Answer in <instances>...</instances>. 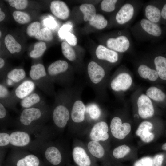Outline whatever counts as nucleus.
Wrapping results in <instances>:
<instances>
[{"instance_id":"11","label":"nucleus","mask_w":166,"mask_h":166,"mask_svg":"<svg viewBox=\"0 0 166 166\" xmlns=\"http://www.w3.org/2000/svg\"><path fill=\"white\" fill-rule=\"evenodd\" d=\"M109 127L105 121L103 120L97 122L87 131L89 140L104 144L109 137Z\"/></svg>"},{"instance_id":"20","label":"nucleus","mask_w":166,"mask_h":166,"mask_svg":"<svg viewBox=\"0 0 166 166\" xmlns=\"http://www.w3.org/2000/svg\"><path fill=\"white\" fill-rule=\"evenodd\" d=\"M95 56L99 61H105L113 64L116 63L119 59L117 53L101 45H99L96 49Z\"/></svg>"},{"instance_id":"8","label":"nucleus","mask_w":166,"mask_h":166,"mask_svg":"<svg viewBox=\"0 0 166 166\" xmlns=\"http://www.w3.org/2000/svg\"><path fill=\"white\" fill-rule=\"evenodd\" d=\"M10 166H46L39 158L27 150L13 148L5 161Z\"/></svg>"},{"instance_id":"31","label":"nucleus","mask_w":166,"mask_h":166,"mask_svg":"<svg viewBox=\"0 0 166 166\" xmlns=\"http://www.w3.org/2000/svg\"><path fill=\"white\" fill-rule=\"evenodd\" d=\"M80 9L84 15L83 19L85 21H92L96 14V10L94 6L90 4L85 3L80 6Z\"/></svg>"},{"instance_id":"43","label":"nucleus","mask_w":166,"mask_h":166,"mask_svg":"<svg viewBox=\"0 0 166 166\" xmlns=\"http://www.w3.org/2000/svg\"><path fill=\"white\" fill-rule=\"evenodd\" d=\"M152 69L144 64L140 65L138 68L137 71L139 75L143 78L148 79Z\"/></svg>"},{"instance_id":"15","label":"nucleus","mask_w":166,"mask_h":166,"mask_svg":"<svg viewBox=\"0 0 166 166\" xmlns=\"http://www.w3.org/2000/svg\"><path fill=\"white\" fill-rule=\"evenodd\" d=\"M27 78L24 69L16 68L10 70L0 83L7 88H14Z\"/></svg>"},{"instance_id":"46","label":"nucleus","mask_w":166,"mask_h":166,"mask_svg":"<svg viewBox=\"0 0 166 166\" xmlns=\"http://www.w3.org/2000/svg\"><path fill=\"white\" fill-rule=\"evenodd\" d=\"M164 159V155L157 154L152 158V166H162Z\"/></svg>"},{"instance_id":"30","label":"nucleus","mask_w":166,"mask_h":166,"mask_svg":"<svg viewBox=\"0 0 166 166\" xmlns=\"http://www.w3.org/2000/svg\"><path fill=\"white\" fill-rule=\"evenodd\" d=\"M5 45L10 53L12 54L20 53L22 50V46L11 35H6L4 38Z\"/></svg>"},{"instance_id":"42","label":"nucleus","mask_w":166,"mask_h":166,"mask_svg":"<svg viewBox=\"0 0 166 166\" xmlns=\"http://www.w3.org/2000/svg\"><path fill=\"white\" fill-rule=\"evenodd\" d=\"M9 5L18 10H22L27 6L28 2L26 0H9Z\"/></svg>"},{"instance_id":"21","label":"nucleus","mask_w":166,"mask_h":166,"mask_svg":"<svg viewBox=\"0 0 166 166\" xmlns=\"http://www.w3.org/2000/svg\"><path fill=\"white\" fill-rule=\"evenodd\" d=\"M19 103L22 109L39 106L47 104L42 95L35 91L21 100Z\"/></svg>"},{"instance_id":"45","label":"nucleus","mask_w":166,"mask_h":166,"mask_svg":"<svg viewBox=\"0 0 166 166\" xmlns=\"http://www.w3.org/2000/svg\"><path fill=\"white\" fill-rule=\"evenodd\" d=\"M64 38L71 46H75L77 43V39L76 36L69 32L65 35Z\"/></svg>"},{"instance_id":"3","label":"nucleus","mask_w":166,"mask_h":166,"mask_svg":"<svg viewBox=\"0 0 166 166\" xmlns=\"http://www.w3.org/2000/svg\"><path fill=\"white\" fill-rule=\"evenodd\" d=\"M29 150L41 154L46 166H64L69 162V154L64 147L50 140L36 138Z\"/></svg>"},{"instance_id":"14","label":"nucleus","mask_w":166,"mask_h":166,"mask_svg":"<svg viewBox=\"0 0 166 166\" xmlns=\"http://www.w3.org/2000/svg\"><path fill=\"white\" fill-rule=\"evenodd\" d=\"M110 128L111 133L114 138L121 140L124 138L130 132L131 126L128 123H123L120 117L115 116L111 120Z\"/></svg>"},{"instance_id":"27","label":"nucleus","mask_w":166,"mask_h":166,"mask_svg":"<svg viewBox=\"0 0 166 166\" xmlns=\"http://www.w3.org/2000/svg\"><path fill=\"white\" fill-rule=\"evenodd\" d=\"M154 62L159 78L166 82V54H160L156 56Z\"/></svg>"},{"instance_id":"50","label":"nucleus","mask_w":166,"mask_h":166,"mask_svg":"<svg viewBox=\"0 0 166 166\" xmlns=\"http://www.w3.org/2000/svg\"><path fill=\"white\" fill-rule=\"evenodd\" d=\"M0 21H2L5 17V14L1 10V8H0Z\"/></svg>"},{"instance_id":"44","label":"nucleus","mask_w":166,"mask_h":166,"mask_svg":"<svg viewBox=\"0 0 166 166\" xmlns=\"http://www.w3.org/2000/svg\"><path fill=\"white\" fill-rule=\"evenodd\" d=\"M133 166H152V158L150 157H143L135 162Z\"/></svg>"},{"instance_id":"33","label":"nucleus","mask_w":166,"mask_h":166,"mask_svg":"<svg viewBox=\"0 0 166 166\" xmlns=\"http://www.w3.org/2000/svg\"><path fill=\"white\" fill-rule=\"evenodd\" d=\"M34 48L33 50L30 52L29 56L31 58L36 59L43 55L47 47L45 42H40L35 43Z\"/></svg>"},{"instance_id":"49","label":"nucleus","mask_w":166,"mask_h":166,"mask_svg":"<svg viewBox=\"0 0 166 166\" xmlns=\"http://www.w3.org/2000/svg\"><path fill=\"white\" fill-rule=\"evenodd\" d=\"M161 22L166 24V2L161 6Z\"/></svg>"},{"instance_id":"55","label":"nucleus","mask_w":166,"mask_h":166,"mask_svg":"<svg viewBox=\"0 0 166 166\" xmlns=\"http://www.w3.org/2000/svg\"><path fill=\"white\" fill-rule=\"evenodd\" d=\"M4 166H10L7 165H5Z\"/></svg>"},{"instance_id":"28","label":"nucleus","mask_w":166,"mask_h":166,"mask_svg":"<svg viewBox=\"0 0 166 166\" xmlns=\"http://www.w3.org/2000/svg\"><path fill=\"white\" fill-rule=\"evenodd\" d=\"M161 8L153 5H147L145 9V15L147 19L158 23L161 22Z\"/></svg>"},{"instance_id":"47","label":"nucleus","mask_w":166,"mask_h":166,"mask_svg":"<svg viewBox=\"0 0 166 166\" xmlns=\"http://www.w3.org/2000/svg\"><path fill=\"white\" fill-rule=\"evenodd\" d=\"M71 26L65 25L63 26L60 30L59 34L60 37L64 38L65 35L68 32V31L71 29Z\"/></svg>"},{"instance_id":"24","label":"nucleus","mask_w":166,"mask_h":166,"mask_svg":"<svg viewBox=\"0 0 166 166\" xmlns=\"http://www.w3.org/2000/svg\"><path fill=\"white\" fill-rule=\"evenodd\" d=\"M50 8L52 13L60 19L65 20L69 15V9L66 4L63 1H53L50 3Z\"/></svg>"},{"instance_id":"23","label":"nucleus","mask_w":166,"mask_h":166,"mask_svg":"<svg viewBox=\"0 0 166 166\" xmlns=\"http://www.w3.org/2000/svg\"><path fill=\"white\" fill-rule=\"evenodd\" d=\"M135 13L133 5L130 3L123 5L120 8L116 16V20L120 25L124 24L132 18Z\"/></svg>"},{"instance_id":"2","label":"nucleus","mask_w":166,"mask_h":166,"mask_svg":"<svg viewBox=\"0 0 166 166\" xmlns=\"http://www.w3.org/2000/svg\"><path fill=\"white\" fill-rule=\"evenodd\" d=\"M75 89L71 87L58 91L51 107V117L53 128L56 132H61L68 126Z\"/></svg>"},{"instance_id":"34","label":"nucleus","mask_w":166,"mask_h":166,"mask_svg":"<svg viewBox=\"0 0 166 166\" xmlns=\"http://www.w3.org/2000/svg\"><path fill=\"white\" fill-rule=\"evenodd\" d=\"M130 151V148L128 146L125 144L121 145L114 149L111 155L114 159L118 161L124 158Z\"/></svg>"},{"instance_id":"48","label":"nucleus","mask_w":166,"mask_h":166,"mask_svg":"<svg viewBox=\"0 0 166 166\" xmlns=\"http://www.w3.org/2000/svg\"><path fill=\"white\" fill-rule=\"evenodd\" d=\"M159 78L156 71L154 69H152L149 76L148 79L151 81H154L157 80Z\"/></svg>"},{"instance_id":"37","label":"nucleus","mask_w":166,"mask_h":166,"mask_svg":"<svg viewBox=\"0 0 166 166\" xmlns=\"http://www.w3.org/2000/svg\"><path fill=\"white\" fill-rule=\"evenodd\" d=\"M91 26L98 29L105 28L108 24V21L104 16L100 14H96L93 19L89 22Z\"/></svg>"},{"instance_id":"10","label":"nucleus","mask_w":166,"mask_h":166,"mask_svg":"<svg viewBox=\"0 0 166 166\" xmlns=\"http://www.w3.org/2000/svg\"><path fill=\"white\" fill-rule=\"evenodd\" d=\"M85 144L90 153L97 161L109 166H121L111 154H108L104 144L89 140Z\"/></svg>"},{"instance_id":"41","label":"nucleus","mask_w":166,"mask_h":166,"mask_svg":"<svg viewBox=\"0 0 166 166\" xmlns=\"http://www.w3.org/2000/svg\"><path fill=\"white\" fill-rule=\"evenodd\" d=\"M10 132L2 131L0 133V149L10 146Z\"/></svg>"},{"instance_id":"17","label":"nucleus","mask_w":166,"mask_h":166,"mask_svg":"<svg viewBox=\"0 0 166 166\" xmlns=\"http://www.w3.org/2000/svg\"><path fill=\"white\" fill-rule=\"evenodd\" d=\"M86 106V118L89 128L95 123L103 120V112L100 105L95 102L88 103Z\"/></svg>"},{"instance_id":"6","label":"nucleus","mask_w":166,"mask_h":166,"mask_svg":"<svg viewBox=\"0 0 166 166\" xmlns=\"http://www.w3.org/2000/svg\"><path fill=\"white\" fill-rule=\"evenodd\" d=\"M46 70L49 78L54 84L64 88L72 87L75 79V71L66 61H56L50 64Z\"/></svg>"},{"instance_id":"19","label":"nucleus","mask_w":166,"mask_h":166,"mask_svg":"<svg viewBox=\"0 0 166 166\" xmlns=\"http://www.w3.org/2000/svg\"><path fill=\"white\" fill-rule=\"evenodd\" d=\"M106 44L109 49L120 53L126 52L130 46V41L124 35L120 36L116 38H110L107 40Z\"/></svg>"},{"instance_id":"39","label":"nucleus","mask_w":166,"mask_h":166,"mask_svg":"<svg viewBox=\"0 0 166 166\" xmlns=\"http://www.w3.org/2000/svg\"><path fill=\"white\" fill-rule=\"evenodd\" d=\"M117 1V0H104L101 3V10L105 12H110L115 9V6Z\"/></svg>"},{"instance_id":"36","label":"nucleus","mask_w":166,"mask_h":166,"mask_svg":"<svg viewBox=\"0 0 166 166\" xmlns=\"http://www.w3.org/2000/svg\"><path fill=\"white\" fill-rule=\"evenodd\" d=\"M34 37L38 40L47 42H50L53 38L52 33L48 27L41 29Z\"/></svg>"},{"instance_id":"32","label":"nucleus","mask_w":166,"mask_h":166,"mask_svg":"<svg viewBox=\"0 0 166 166\" xmlns=\"http://www.w3.org/2000/svg\"><path fill=\"white\" fill-rule=\"evenodd\" d=\"M61 48L63 55L67 60L73 62L77 61L78 56L76 52L67 42H63Z\"/></svg>"},{"instance_id":"16","label":"nucleus","mask_w":166,"mask_h":166,"mask_svg":"<svg viewBox=\"0 0 166 166\" xmlns=\"http://www.w3.org/2000/svg\"><path fill=\"white\" fill-rule=\"evenodd\" d=\"M132 83V79L128 73H121L113 78L109 83V86L114 92H119L128 89Z\"/></svg>"},{"instance_id":"53","label":"nucleus","mask_w":166,"mask_h":166,"mask_svg":"<svg viewBox=\"0 0 166 166\" xmlns=\"http://www.w3.org/2000/svg\"><path fill=\"white\" fill-rule=\"evenodd\" d=\"M100 166H108V165H107V164H101V165Z\"/></svg>"},{"instance_id":"13","label":"nucleus","mask_w":166,"mask_h":166,"mask_svg":"<svg viewBox=\"0 0 166 166\" xmlns=\"http://www.w3.org/2000/svg\"><path fill=\"white\" fill-rule=\"evenodd\" d=\"M36 86L34 83L30 78H27L13 88L11 93L14 99L18 103L34 92Z\"/></svg>"},{"instance_id":"29","label":"nucleus","mask_w":166,"mask_h":166,"mask_svg":"<svg viewBox=\"0 0 166 166\" xmlns=\"http://www.w3.org/2000/svg\"><path fill=\"white\" fill-rule=\"evenodd\" d=\"M146 94L148 97L156 102L160 103H166V93L160 88L150 87L147 90Z\"/></svg>"},{"instance_id":"22","label":"nucleus","mask_w":166,"mask_h":166,"mask_svg":"<svg viewBox=\"0 0 166 166\" xmlns=\"http://www.w3.org/2000/svg\"><path fill=\"white\" fill-rule=\"evenodd\" d=\"M0 103L7 109L18 113L16 105L17 103L14 99L8 88L2 83L0 84Z\"/></svg>"},{"instance_id":"40","label":"nucleus","mask_w":166,"mask_h":166,"mask_svg":"<svg viewBox=\"0 0 166 166\" xmlns=\"http://www.w3.org/2000/svg\"><path fill=\"white\" fill-rule=\"evenodd\" d=\"M41 24L38 21H35L30 24L27 26L26 32L30 37L35 36L41 29Z\"/></svg>"},{"instance_id":"18","label":"nucleus","mask_w":166,"mask_h":166,"mask_svg":"<svg viewBox=\"0 0 166 166\" xmlns=\"http://www.w3.org/2000/svg\"><path fill=\"white\" fill-rule=\"evenodd\" d=\"M137 104L138 113L141 118L147 119L153 115L154 109L153 104L146 95L141 94L138 98Z\"/></svg>"},{"instance_id":"5","label":"nucleus","mask_w":166,"mask_h":166,"mask_svg":"<svg viewBox=\"0 0 166 166\" xmlns=\"http://www.w3.org/2000/svg\"><path fill=\"white\" fill-rule=\"evenodd\" d=\"M107 76V72L102 65L94 61L88 63L85 75L86 81L99 102L103 101L105 98Z\"/></svg>"},{"instance_id":"12","label":"nucleus","mask_w":166,"mask_h":166,"mask_svg":"<svg viewBox=\"0 0 166 166\" xmlns=\"http://www.w3.org/2000/svg\"><path fill=\"white\" fill-rule=\"evenodd\" d=\"M10 133V147L29 150L33 141L30 133L18 129L11 131Z\"/></svg>"},{"instance_id":"51","label":"nucleus","mask_w":166,"mask_h":166,"mask_svg":"<svg viewBox=\"0 0 166 166\" xmlns=\"http://www.w3.org/2000/svg\"><path fill=\"white\" fill-rule=\"evenodd\" d=\"M161 148L163 150H166V142L162 145Z\"/></svg>"},{"instance_id":"25","label":"nucleus","mask_w":166,"mask_h":166,"mask_svg":"<svg viewBox=\"0 0 166 166\" xmlns=\"http://www.w3.org/2000/svg\"><path fill=\"white\" fill-rule=\"evenodd\" d=\"M153 127L152 124L148 121H144L139 125L136 132V135L145 143H149L154 139V134L150 132Z\"/></svg>"},{"instance_id":"26","label":"nucleus","mask_w":166,"mask_h":166,"mask_svg":"<svg viewBox=\"0 0 166 166\" xmlns=\"http://www.w3.org/2000/svg\"><path fill=\"white\" fill-rule=\"evenodd\" d=\"M140 24L143 30L150 35L159 37L162 35V29L158 23L152 22L147 19L143 18L140 20Z\"/></svg>"},{"instance_id":"7","label":"nucleus","mask_w":166,"mask_h":166,"mask_svg":"<svg viewBox=\"0 0 166 166\" xmlns=\"http://www.w3.org/2000/svg\"><path fill=\"white\" fill-rule=\"evenodd\" d=\"M29 77L41 90L49 96L55 97L56 92L54 84L49 78L43 64L38 62L32 65Z\"/></svg>"},{"instance_id":"38","label":"nucleus","mask_w":166,"mask_h":166,"mask_svg":"<svg viewBox=\"0 0 166 166\" xmlns=\"http://www.w3.org/2000/svg\"><path fill=\"white\" fill-rule=\"evenodd\" d=\"M14 20L20 24H25L28 23L31 20L30 15L27 13L20 11H15L12 14Z\"/></svg>"},{"instance_id":"1","label":"nucleus","mask_w":166,"mask_h":166,"mask_svg":"<svg viewBox=\"0 0 166 166\" xmlns=\"http://www.w3.org/2000/svg\"><path fill=\"white\" fill-rule=\"evenodd\" d=\"M51 107L47 103L21 110L13 124L18 129L34 135L36 138L47 139L54 135L52 126L46 125L50 119Z\"/></svg>"},{"instance_id":"54","label":"nucleus","mask_w":166,"mask_h":166,"mask_svg":"<svg viewBox=\"0 0 166 166\" xmlns=\"http://www.w3.org/2000/svg\"><path fill=\"white\" fill-rule=\"evenodd\" d=\"M2 36V32L1 31H0V37H1V36Z\"/></svg>"},{"instance_id":"35","label":"nucleus","mask_w":166,"mask_h":166,"mask_svg":"<svg viewBox=\"0 0 166 166\" xmlns=\"http://www.w3.org/2000/svg\"><path fill=\"white\" fill-rule=\"evenodd\" d=\"M13 120L11 118L7 109L0 103V122L1 127H5L13 124Z\"/></svg>"},{"instance_id":"9","label":"nucleus","mask_w":166,"mask_h":166,"mask_svg":"<svg viewBox=\"0 0 166 166\" xmlns=\"http://www.w3.org/2000/svg\"><path fill=\"white\" fill-rule=\"evenodd\" d=\"M71 155L75 166H100L85 144L77 139L73 140Z\"/></svg>"},{"instance_id":"4","label":"nucleus","mask_w":166,"mask_h":166,"mask_svg":"<svg viewBox=\"0 0 166 166\" xmlns=\"http://www.w3.org/2000/svg\"><path fill=\"white\" fill-rule=\"evenodd\" d=\"M82 85H77L75 89L68 127L73 134L87 132L89 127L86 118V106L81 99Z\"/></svg>"},{"instance_id":"52","label":"nucleus","mask_w":166,"mask_h":166,"mask_svg":"<svg viewBox=\"0 0 166 166\" xmlns=\"http://www.w3.org/2000/svg\"><path fill=\"white\" fill-rule=\"evenodd\" d=\"M66 166H75L74 165H73L72 164L69 163V162L66 165Z\"/></svg>"}]
</instances>
